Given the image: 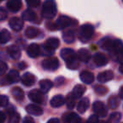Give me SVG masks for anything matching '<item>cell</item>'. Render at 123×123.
<instances>
[{
    "instance_id": "obj_1",
    "label": "cell",
    "mask_w": 123,
    "mask_h": 123,
    "mask_svg": "<svg viewBox=\"0 0 123 123\" xmlns=\"http://www.w3.org/2000/svg\"><path fill=\"white\" fill-rule=\"evenodd\" d=\"M101 46L111 52L115 59L120 62L123 55V43L121 40H112L106 37L101 41Z\"/></svg>"
},
{
    "instance_id": "obj_2",
    "label": "cell",
    "mask_w": 123,
    "mask_h": 123,
    "mask_svg": "<svg viewBox=\"0 0 123 123\" xmlns=\"http://www.w3.org/2000/svg\"><path fill=\"white\" fill-rule=\"evenodd\" d=\"M57 9L55 0H46L43 4L41 14L46 19H51L56 16Z\"/></svg>"
},
{
    "instance_id": "obj_3",
    "label": "cell",
    "mask_w": 123,
    "mask_h": 123,
    "mask_svg": "<svg viewBox=\"0 0 123 123\" xmlns=\"http://www.w3.org/2000/svg\"><path fill=\"white\" fill-rule=\"evenodd\" d=\"M94 33V28L90 24H84L80 27L79 33V38L82 42H87L93 37Z\"/></svg>"
},
{
    "instance_id": "obj_4",
    "label": "cell",
    "mask_w": 123,
    "mask_h": 123,
    "mask_svg": "<svg viewBox=\"0 0 123 123\" xmlns=\"http://www.w3.org/2000/svg\"><path fill=\"white\" fill-rule=\"evenodd\" d=\"M60 45L59 40L57 38L51 37L49 38L47 41H46V43L43 46V48L45 50V52L47 53V54H53V51L58 48Z\"/></svg>"
},
{
    "instance_id": "obj_5",
    "label": "cell",
    "mask_w": 123,
    "mask_h": 123,
    "mask_svg": "<svg viewBox=\"0 0 123 123\" xmlns=\"http://www.w3.org/2000/svg\"><path fill=\"white\" fill-rule=\"evenodd\" d=\"M59 67V61L56 57H49L42 62V68L46 71H55Z\"/></svg>"
},
{
    "instance_id": "obj_6",
    "label": "cell",
    "mask_w": 123,
    "mask_h": 123,
    "mask_svg": "<svg viewBox=\"0 0 123 123\" xmlns=\"http://www.w3.org/2000/svg\"><path fill=\"white\" fill-rule=\"evenodd\" d=\"M78 22H75V21H73V19L71 18H69L68 16H60L57 19L56 22L55 23V25H56V30H62L65 29V28L68 27V26L72 25L73 24H76Z\"/></svg>"
},
{
    "instance_id": "obj_7",
    "label": "cell",
    "mask_w": 123,
    "mask_h": 123,
    "mask_svg": "<svg viewBox=\"0 0 123 123\" xmlns=\"http://www.w3.org/2000/svg\"><path fill=\"white\" fill-rule=\"evenodd\" d=\"M93 111L95 113V115H97L98 116L100 117H105L107 116L108 110L106 105L102 102V101H95L93 104Z\"/></svg>"
},
{
    "instance_id": "obj_8",
    "label": "cell",
    "mask_w": 123,
    "mask_h": 123,
    "mask_svg": "<svg viewBox=\"0 0 123 123\" xmlns=\"http://www.w3.org/2000/svg\"><path fill=\"white\" fill-rule=\"evenodd\" d=\"M60 55H61V57L66 62H71L73 60L78 58V56L75 53V51L74 50L70 49V48H64V49H62L61 51V52H60Z\"/></svg>"
},
{
    "instance_id": "obj_9",
    "label": "cell",
    "mask_w": 123,
    "mask_h": 123,
    "mask_svg": "<svg viewBox=\"0 0 123 123\" xmlns=\"http://www.w3.org/2000/svg\"><path fill=\"white\" fill-rule=\"evenodd\" d=\"M29 99L36 104H42L44 99L43 93L37 89H33L29 93Z\"/></svg>"
},
{
    "instance_id": "obj_10",
    "label": "cell",
    "mask_w": 123,
    "mask_h": 123,
    "mask_svg": "<svg viewBox=\"0 0 123 123\" xmlns=\"http://www.w3.org/2000/svg\"><path fill=\"white\" fill-rule=\"evenodd\" d=\"M9 25L13 31H19L22 30L23 26H24V21L18 17H13L9 20Z\"/></svg>"
},
{
    "instance_id": "obj_11",
    "label": "cell",
    "mask_w": 123,
    "mask_h": 123,
    "mask_svg": "<svg viewBox=\"0 0 123 123\" xmlns=\"http://www.w3.org/2000/svg\"><path fill=\"white\" fill-rule=\"evenodd\" d=\"M22 84H24L26 87H31V86L34 85L36 81V78L34 74H31V73H25V74L23 75L22 79Z\"/></svg>"
},
{
    "instance_id": "obj_12",
    "label": "cell",
    "mask_w": 123,
    "mask_h": 123,
    "mask_svg": "<svg viewBox=\"0 0 123 123\" xmlns=\"http://www.w3.org/2000/svg\"><path fill=\"white\" fill-rule=\"evenodd\" d=\"M27 54L31 58H36L37 56H39V55L41 54V48L40 46L36 43H33V44L30 45L27 48Z\"/></svg>"
},
{
    "instance_id": "obj_13",
    "label": "cell",
    "mask_w": 123,
    "mask_h": 123,
    "mask_svg": "<svg viewBox=\"0 0 123 123\" xmlns=\"http://www.w3.org/2000/svg\"><path fill=\"white\" fill-rule=\"evenodd\" d=\"M94 62L98 67H103L108 63V58L103 53H96L94 56Z\"/></svg>"
},
{
    "instance_id": "obj_14",
    "label": "cell",
    "mask_w": 123,
    "mask_h": 123,
    "mask_svg": "<svg viewBox=\"0 0 123 123\" xmlns=\"http://www.w3.org/2000/svg\"><path fill=\"white\" fill-rule=\"evenodd\" d=\"M25 111L29 113L30 115H33V116H40L43 114V110L41 109V107L38 106L37 105H28L25 107Z\"/></svg>"
},
{
    "instance_id": "obj_15",
    "label": "cell",
    "mask_w": 123,
    "mask_h": 123,
    "mask_svg": "<svg viewBox=\"0 0 123 123\" xmlns=\"http://www.w3.org/2000/svg\"><path fill=\"white\" fill-rule=\"evenodd\" d=\"M65 98L62 94H57V95H55L54 97H52V99L50 100V105H51V107L57 108L62 106L65 104Z\"/></svg>"
},
{
    "instance_id": "obj_16",
    "label": "cell",
    "mask_w": 123,
    "mask_h": 123,
    "mask_svg": "<svg viewBox=\"0 0 123 123\" xmlns=\"http://www.w3.org/2000/svg\"><path fill=\"white\" fill-rule=\"evenodd\" d=\"M113 79H114V74L112 71L110 70L100 73L97 77V79L99 83H106L110 80H112Z\"/></svg>"
},
{
    "instance_id": "obj_17",
    "label": "cell",
    "mask_w": 123,
    "mask_h": 123,
    "mask_svg": "<svg viewBox=\"0 0 123 123\" xmlns=\"http://www.w3.org/2000/svg\"><path fill=\"white\" fill-rule=\"evenodd\" d=\"M7 7L11 12L16 13L19 11L22 8V1L21 0H9L7 4Z\"/></svg>"
},
{
    "instance_id": "obj_18",
    "label": "cell",
    "mask_w": 123,
    "mask_h": 123,
    "mask_svg": "<svg viewBox=\"0 0 123 123\" xmlns=\"http://www.w3.org/2000/svg\"><path fill=\"white\" fill-rule=\"evenodd\" d=\"M80 79L82 82H84V84H90L94 82V76L89 71H84L80 74Z\"/></svg>"
},
{
    "instance_id": "obj_19",
    "label": "cell",
    "mask_w": 123,
    "mask_h": 123,
    "mask_svg": "<svg viewBox=\"0 0 123 123\" xmlns=\"http://www.w3.org/2000/svg\"><path fill=\"white\" fill-rule=\"evenodd\" d=\"M8 53H9V56L14 60H18L21 56V51L20 49L15 45L9 46L8 48Z\"/></svg>"
},
{
    "instance_id": "obj_20",
    "label": "cell",
    "mask_w": 123,
    "mask_h": 123,
    "mask_svg": "<svg viewBox=\"0 0 123 123\" xmlns=\"http://www.w3.org/2000/svg\"><path fill=\"white\" fill-rule=\"evenodd\" d=\"M78 58L79 61H82L84 62H88L90 60V52L85 48H81L78 51Z\"/></svg>"
},
{
    "instance_id": "obj_21",
    "label": "cell",
    "mask_w": 123,
    "mask_h": 123,
    "mask_svg": "<svg viewBox=\"0 0 123 123\" xmlns=\"http://www.w3.org/2000/svg\"><path fill=\"white\" fill-rule=\"evenodd\" d=\"M40 85V89H41V91L43 93V94H46L50 91V89L52 88L53 86V83L51 82L49 79H43V80H41L39 84Z\"/></svg>"
},
{
    "instance_id": "obj_22",
    "label": "cell",
    "mask_w": 123,
    "mask_h": 123,
    "mask_svg": "<svg viewBox=\"0 0 123 123\" xmlns=\"http://www.w3.org/2000/svg\"><path fill=\"white\" fill-rule=\"evenodd\" d=\"M89 106V100L88 98H84L79 102L77 105V110L80 114H84Z\"/></svg>"
},
{
    "instance_id": "obj_23",
    "label": "cell",
    "mask_w": 123,
    "mask_h": 123,
    "mask_svg": "<svg viewBox=\"0 0 123 123\" xmlns=\"http://www.w3.org/2000/svg\"><path fill=\"white\" fill-rule=\"evenodd\" d=\"M11 94H12L13 97L14 99L18 101H21L24 99L25 97V93L23 91L22 89H20L19 87H14L11 90Z\"/></svg>"
},
{
    "instance_id": "obj_24",
    "label": "cell",
    "mask_w": 123,
    "mask_h": 123,
    "mask_svg": "<svg viewBox=\"0 0 123 123\" xmlns=\"http://www.w3.org/2000/svg\"><path fill=\"white\" fill-rule=\"evenodd\" d=\"M25 34L26 37L29 38V39H35L40 34V31L36 27H32V26H30L27 29L25 30Z\"/></svg>"
},
{
    "instance_id": "obj_25",
    "label": "cell",
    "mask_w": 123,
    "mask_h": 123,
    "mask_svg": "<svg viewBox=\"0 0 123 123\" xmlns=\"http://www.w3.org/2000/svg\"><path fill=\"white\" fill-rule=\"evenodd\" d=\"M6 78H7L9 84H15V83H18L19 81V79H20L19 72L16 70H11Z\"/></svg>"
},
{
    "instance_id": "obj_26",
    "label": "cell",
    "mask_w": 123,
    "mask_h": 123,
    "mask_svg": "<svg viewBox=\"0 0 123 123\" xmlns=\"http://www.w3.org/2000/svg\"><path fill=\"white\" fill-rule=\"evenodd\" d=\"M20 121V116L17 113L13 108L12 110L9 111V121L8 123H19Z\"/></svg>"
},
{
    "instance_id": "obj_27",
    "label": "cell",
    "mask_w": 123,
    "mask_h": 123,
    "mask_svg": "<svg viewBox=\"0 0 123 123\" xmlns=\"http://www.w3.org/2000/svg\"><path fill=\"white\" fill-rule=\"evenodd\" d=\"M22 19L23 20L26 21H34L36 19V14L34 11L31 10V9H26L25 11H24L22 14Z\"/></svg>"
},
{
    "instance_id": "obj_28",
    "label": "cell",
    "mask_w": 123,
    "mask_h": 123,
    "mask_svg": "<svg viewBox=\"0 0 123 123\" xmlns=\"http://www.w3.org/2000/svg\"><path fill=\"white\" fill-rule=\"evenodd\" d=\"M62 39L65 41L66 43L69 44V43H73L75 40V35H74V32L71 30H68V31H66L63 32V35H62Z\"/></svg>"
},
{
    "instance_id": "obj_29",
    "label": "cell",
    "mask_w": 123,
    "mask_h": 123,
    "mask_svg": "<svg viewBox=\"0 0 123 123\" xmlns=\"http://www.w3.org/2000/svg\"><path fill=\"white\" fill-rule=\"evenodd\" d=\"M85 91H86L85 86L82 85V84H77V85L74 88L72 93L74 94V96H75V97L78 99V98L82 97V95L84 94V93H85Z\"/></svg>"
},
{
    "instance_id": "obj_30",
    "label": "cell",
    "mask_w": 123,
    "mask_h": 123,
    "mask_svg": "<svg viewBox=\"0 0 123 123\" xmlns=\"http://www.w3.org/2000/svg\"><path fill=\"white\" fill-rule=\"evenodd\" d=\"M108 105L111 109H116L120 105V98L118 95H112L108 99Z\"/></svg>"
},
{
    "instance_id": "obj_31",
    "label": "cell",
    "mask_w": 123,
    "mask_h": 123,
    "mask_svg": "<svg viewBox=\"0 0 123 123\" xmlns=\"http://www.w3.org/2000/svg\"><path fill=\"white\" fill-rule=\"evenodd\" d=\"M11 39V35L9 31L6 29H4L0 32V43L6 44L8 41H9Z\"/></svg>"
},
{
    "instance_id": "obj_32",
    "label": "cell",
    "mask_w": 123,
    "mask_h": 123,
    "mask_svg": "<svg viewBox=\"0 0 123 123\" xmlns=\"http://www.w3.org/2000/svg\"><path fill=\"white\" fill-rule=\"evenodd\" d=\"M76 99L77 98L74 96V94L73 93H70V94H68L67 98L65 99L66 100V104H67V106L68 109H74V106H75V104H76Z\"/></svg>"
},
{
    "instance_id": "obj_33",
    "label": "cell",
    "mask_w": 123,
    "mask_h": 123,
    "mask_svg": "<svg viewBox=\"0 0 123 123\" xmlns=\"http://www.w3.org/2000/svg\"><path fill=\"white\" fill-rule=\"evenodd\" d=\"M121 119V114L120 112H114L111 114L106 123H118Z\"/></svg>"
},
{
    "instance_id": "obj_34",
    "label": "cell",
    "mask_w": 123,
    "mask_h": 123,
    "mask_svg": "<svg viewBox=\"0 0 123 123\" xmlns=\"http://www.w3.org/2000/svg\"><path fill=\"white\" fill-rule=\"evenodd\" d=\"M76 116L77 115L74 112H67L62 116V121L63 123H72Z\"/></svg>"
},
{
    "instance_id": "obj_35",
    "label": "cell",
    "mask_w": 123,
    "mask_h": 123,
    "mask_svg": "<svg viewBox=\"0 0 123 123\" xmlns=\"http://www.w3.org/2000/svg\"><path fill=\"white\" fill-rule=\"evenodd\" d=\"M66 66H67V68L68 69L76 70V69H78V68L79 67V58H76V59L73 60V61L66 62Z\"/></svg>"
},
{
    "instance_id": "obj_36",
    "label": "cell",
    "mask_w": 123,
    "mask_h": 123,
    "mask_svg": "<svg viewBox=\"0 0 123 123\" xmlns=\"http://www.w3.org/2000/svg\"><path fill=\"white\" fill-rule=\"evenodd\" d=\"M94 91H95L96 94H99V95H105V94H106L108 92H109L107 88L105 87V86H102V85L95 86V87H94Z\"/></svg>"
},
{
    "instance_id": "obj_37",
    "label": "cell",
    "mask_w": 123,
    "mask_h": 123,
    "mask_svg": "<svg viewBox=\"0 0 123 123\" xmlns=\"http://www.w3.org/2000/svg\"><path fill=\"white\" fill-rule=\"evenodd\" d=\"M25 2L30 8H36L41 4V0H25Z\"/></svg>"
},
{
    "instance_id": "obj_38",
    "label": "cell",
    "mask_w": 123,
    "mask_h": 123,
    "mask_svg": "<svg viewBox=\"0 0 123 123\" xmlns=\"http://www.w3.org/2000/svg\"><path fill=\"white\" fill-rule=\"evenodd\" d=\"M8 69V65L3 61H0V76H2L6 73Z\"/></svg>"
},
{
    "instance_id": "obj_39",
    "label": "cell",
    "mask_w": 123,
    "mask_h": 123,
    "mask_svg": "<svg viewBox=\"0 0 123 123\" xmlns=\"http://www.w3.org/2000/svg\"><path fill=\"white\" fill-rule=\"evenodd\" d=\"M9 104V98L6 95H0V106H6Z\"/></svg>"
},
{
    "instance_id": "obj_40",
    "label": "cell",
    "mask_w": 123,
    "mask_h": 123,
    "mask_svg": "<svg viewBox=\"0 0 123 123\" xmlns=\"http://www.w3.org/2000/svg\"><path fill=\"white\" fill-rule=\"evenodd\" d=\"M7 17H8L7 11H6L4 8H0V21L6 19Z\"/></svg>"
},
{
    "instance_id": "obj_41",
    "label": "cell",
    "mask_w": 123,
    "mask_h": 123,
    "mask_svg": "<svg viewBox=\"0 0 123 123\" xmlns=\"http://www.w3.org/2000/svg\"><path fill=\"white\" fill-rule=\"evenodd\" d=\"M99 121V118H98L97 115H92L90 116V117L88 119L86 123H97Z\"/></svg>"
},
{
    "instance_id": "obj_42",
    "label": "cell",
    "mask_w": 123,
    "mask_h": 123,
    "mask_svg": "<svg viewBox=\"0 0 123 123\" xmlns=\"http://www.w3.org/2000/svg\"><path fill=\"white\" fill-rule=\"evenodd\" d=\"M22 123H35V121L31 116H25L23 120Z\"/></svg>"
},
{
    "instance_id": "obj_43",
    "label": "cell",
    "mask_w": 123,
    "mask_h": 123,
    "mask_svg": "<svg viewBox=\"0 0 123 123\" xmlns=\"http://www.w3.org/2000/svg\"><path fill=\"white\" fill-rule=\"evenodd\" d=\"M6 120V115L3 111H0V123H4Z\"/></svg>"
},
{
    "instance_id": "obj_44",
    "label": "cell",
    "mask_w": 123,
    "mask_h": 123,
    "mask_svg": "<svg viewBox=\"0 0 123 123\" xmlns=\"http://www.w3.org/2000/svg\"><path fill=\"white\" fill-rule=\"evenodd\" d=\"M56 85L57 86L62 85V84H63V83H64V79L62 77L57 78V79H56Z\"/></svg>"
},
{
    "instance_id": "obj_45",
    "label": "cell",
    "mask_w": 123,
    "mask_h": 123,
    "mask_svg": "<svg viewBox=\"0 0 123 123\" xmlns=\"http://www.w3.org/2000/svg\"><path fill=\"white\" fill-rule=\"evenodd\" d=\"M72 123H84V121H83L82 119H81L79 116H76L75 119L74 120V121H72Z\"/></svg>"
},
{
    "instance_id": "obj_46",
    "label": "cell",
    "mask_w": 123,
    "mask_h": 123,
    "mask_svg": "<svg viewBox=\"0 0 123 123\" xmlns=\"http://www.w3.org/2000/svg\"><path fill=\"white\" fill-rule=\"evenodd\" d=\"M46 123H60V121L57 118H51Z\"/></svg>"
},
{
    "instance_id": "obj_47",
    "label": "cell",
    "mask_w": 123,
    "mask_h": 123,
    "mask_svg": "<svg viewBox=\"0 0 123 123\" xmlns=\"http://www.w3.org/2000/svg\"><path fill=\"white\" fill-rule=\"evenodd\" d=\"M25 67H26V64L24 62L19 64V68L20 69H25Z\"/></svg>"
},
{
    "instance_id": "obj_48",
    "label": "cell",
    "mask_w": 123,
    "mask_h": 123,
    "mask_svg": "<svg viewBox=\"0 0 123 123\" xmlns=\"http://www.w3.org/2000/svg\"><path fill=\"white\" fill-rule=\"evenodd\" d=\"M119 95H120V97L121 98V99H123V86L120 89V92H119Z\"/></svg>"
},
{
    "instance_id": "obj_49",
    "label": "cell",
    "mask_w": 123,
    "mask_h": 123,
    "mask_svg": "<svg viewBox=\"0 0 123 123\" xmlns=\"http://www.w3.org/2000/svg\"><path fill=\"white\" fill-rule=\"evenodd\" d=\"M119 71H120V73H121V74H123V62L121 64V65H120V67H119Z\"/></svg>"
},
{
    "instance_id": "obj_50",
    "label": "cell",
    "mask_w": 123,
    "mask_h": 123,
    "mask_svg": "<svg viewBox=\"0 0 123 123\" xmlns=\"http://www.w3.org/2000/svg\"><path fill=\"white\" fill-rule=\"evenodd\" d=\"M97 123H106L105 121H98Z\"/></svg>"
},
{
    "instance_id": "obj_51",
    "label": "cell",
    "mask_w": 123,
    "mask_h": 123,
    "mask_svg": "<svg viewBox=\"0 0 123 123\" xmlns=\"http://www.w3.org/2000/svg\"><path fill=\"white\" fill-rule=\"evenodd\" d=\"M1 1H2V0H0V2H1Z\"/></svg>"
},
{
    "instance_id": "obj_52",
    "label": "cell",
    "mask_w": 123,
    "mask_h": 123,
    "mask_svg": "<svg viewBox=\"0 0 123 123\" xmlns=\"http://www.w3.org/2000/svg\"><path fill=\"white\" fill-rule=\"evenodd\" d=\"M122 2H123V0H122Z\"/></svg>"
},
{
    "instance_id": "obj_53",
    "label": "cell",
    "mask_w": 123,
    "mask_h": 123,
    "mask_svg": "<svg viewBox=\"0 0 123 123\" xmlns=\"http://www.w3.org/2000/svg\"><path fill=\"white\" fill-rule=\"evenodd\" d=\"M2 1H3V0H2Z\"/></svg>"
}]
</instances>
